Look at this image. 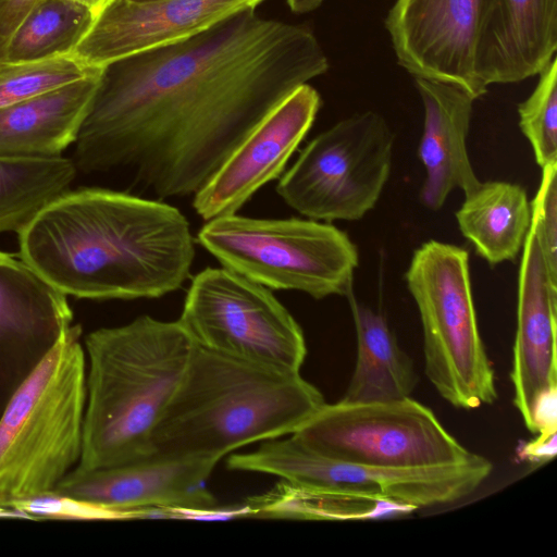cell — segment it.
<instances>
[{
	"instance_id": "obj_1",
	"label": "cell",
	"mask_w": 557,
	"mask_h": 557,
	"mask_svg": "<svg viewBox=\"0 0 557 557\" xmlns=\"http://www.w3.org/2000/svg\"><path fill=\"white\" fill-rule=\"evenodd\" d=\"M313 32L237 11L101 66L73 162L126 169L159 200L196 194L289 94L329 70Z\"/></svg>"
},
{
	"instance_id": "obj_2",
	"label": "cell",
	"mask_w": 557,
	"mask_h": 557,
	"mask_svg": "<svg viewBox=\"0 0 557 557\" xmlns=\"http://www.w3.org/2000/svg\"><path fill=\"white\" fill-rule=\"evenodd\" d=\"M20 257L65 296L159 298L195 258L185 215L159 199L99 187L67 190L18 233Z\"/></svg>"
},
{
	"instance_id": "obj_3",
	"label": "cell",
	"mask_w": 557,
	"mask_h": 557,
	"mask_svg": "<svg viewBox=\"0 0 557 557\" xmlns=\"http://www.w3.org/2000/svg\"><path fill=\"white\" fill-rule=\"evenodd\" d=\"M324 397L299 373L196 345L185 374L154 428L151 456L218 463L248 444L296 432Z\"/></svg>"
},
{
	"instance_id": "obj_4",
	"label": "cell",
	"mask_w": 557,
	"mask_h": 557,
	"mask_svg": "<svg viewBox=\"0 0 557 557\" xmlns=\"http://www.w3.org/2000/svg\"><path fill=\"white\" fill-rule=\"evenodd\" d=\"M195 347L178 321L149 315L85 337L86 407L75 468H107L150 456L152 432Z\"/></svg>"
},
{
	"instance_id": "obj_5",
	"label": "cell",
	"mask_w": 557,
	"mask_h": 557,
	"mask_svg": "<svg viewBox=\"0 0 557 557\" xmlns=\"http://www.w3.org/2000/svg\"><path fill=\"white\" fill-rule=\"evenodd\" d=\"M79 325L62 327L0 417V506L53 491L79 462L86 356Z\"/></svg>"
},
{
	"instance_id": "obj_6",
	"label": "cell",
	"mask_w": 557,
	"mask_h": 557,
	"mask_svg": "<svg viewBox=\"0 0 557 557\" xmlns=\"http://www.w3.org/2000/svg\"><path fill=\"white\" fill-rule=\"evenodd\" d=\"M226 466L276 475L295 487L332 496L366 518L457 502L476 491L493 469L478 454L465 462L423 468L345 462L317 453L293 434L268 440L252 453L231 455Z\"/></svg>"
},
{
	"instance_id": "obj_7",
	"label": "cell",
	"mask_w": 557,
	"mask_h": 557,
	"mask_svg": "<svg viewBox=\"0 0 557 557\" xmlns=\"http://www.w3.org/2000/svg\"><path fill=\"white\" fill-rule=\"evenodd\" d=\"M423 335L424 372L451 406L475 409L497 399L495 373L473 302L468 251L429 240L405 274Z\"/></svg>"
},
{
	"instance_id": "obj_8",
	"label": "cell",
	"mask_w": 557,
	"mask_h": 557,
	"mask_svg": "<svg viewBox=\"0 0 557 557\" xmlns=\"http://www.w3.org/2000/svg\"><path fill=\"white\" fill-rule=\"evenodd\" d=\"M206 222L198 243L223 267L268 288L302 292L314 299L346 296L352 288L358 249L330 222L236 213Z\"/></svg>"
},
{
	"instance_id": "obj_9",
	"label": "cell",
	"mask_w": 557,
	"mask_h": 557,
	"mask_svg": "<svg viewBox=\"0 0 557 557\" xmlns=\"http://www.w3.org/2000/svg\"><path fill=\"white\" fill-rule=\"evenodd\" d=\"M394 135L374 111L320 133L280 178L276 193L301 215L357 221L374 208L392 170Z\"/></svg>"
},
{
	"instance_id": "obj_10",
	"label": "cell",
	"mask_w": 557,
	"mask_h": 557,
	"mask_svg": "<svg viewBox=\"0 0 557 557\" xmlns=\"http://www.w3.org/2000/svg\"><path fill=\"white\" fill-rule=\"evenodd\" d=\"M205 349L289 373L307 356L300 325L268 287L225 267L191 281L177 320Z\"/></svg>"
},
{
	"instance_id": "obj_11",
	"label": "cell",
	"mask_w": 557,
	"mask_h": 557,
	"mask_svg": "<svg viewBox=\"0 0 557 557\" xmlns=\"http://www.w3.org/2000/svg\"><path fill=\"white\" fill-rule=\"evenodd\" d=\"M293 435L329 458L373 467H434L465 462L475 456L429 407L411 397L382 403H325Z\"/></svg>"
},
{
	"instance_id": "obj_12",
	"label": "cell",
	"mask_w": 557,
	"mask_h": 557,
	"mask_svg": "<svg viewBox=\"0 0 557 557\" xmlns=\"http://www.w3.org/2000/svg\"><path fill=\"white\" fill-rule=\"evenodd\" d=\"M491 0H395L384 24L397 62L413 77L454 84L475 99L476 73Z\"/></svg>"
},
{
	"instance_id": "obj_13",
	"label": "cell",
	"mask_w": 557,
	"mask_h": 557,
	"mask_svg": "<svg viewBox=\"0 0 557 557\" xmlns=\"http://www.w3.org/2000/svg\"><path fill=\"white\" fill-rule=\"evenodd\" d=\"M522 247L510 370L512 401L530 432L550 433L556 432L557 284L531 226Z\"/></svg>"
},
{
	"instance_id": "obj_14",
	"label": "cell",
	"mask_w": 557,
	"mask_h": 557,
	"mask_svg": "<svg viewBox=\"0 0 557 557\" xmlns=\"http://www.w3.org/2000/svg\"><path fill=\"white\" fill-rule=\"evenodd\" d=\"M320 107L321 97L308 83L289 94L194 194L195 212L205 221L236 213L263 185L281 176Z\"/></svg>"
},
{
	"instance_id": "obj_15",
	"label": "cell",
	"mask_w": 557,
	"mask_h": 557,
	"mask_svg": "<svg viewBox=\"0 0 557 557\" xmlns=\"http://www.w3.org/2000/svg\"><path fill=\"white\" fill-rule=\"evenodd\" d=\"M215 463L157 456L98 469L70 471L53 490L87 502L113 519L147 510L214 511L206 486Z\"/></svg>"
},
{
	"instance_id": "obj_16",
	"label": "cell",
	"mask_w": 557,
	"mask_h": 557,
	"mask_svg": "<svg viewBox=\"0 0 557 557\" xmlns=\"http://www.w3.org/2000/svg\"><path fill=\"white\" fill-rule=\"evenodd\" d=\"M264 0H110L71 53L101 67L126 55L196 35Z\"/></svg>"
},
{
	"instance_id": "obj_17",
	"label": "cell",
	"mask_w": 557,
	"mask_h": 557,
	"mask_svg": "<svg viewBox=\"0 0 557 557\" xmlns=\"http://www.w3.org/2000/svg\"><path fill=\"white\" fill-rule=\"evenodd\" d=\"M557 50V0H491L476 73L487 89L539 73Z\"/></svg>"
},
{
	"instance_id": "obj_18",
	"label": "cell",
	"mask_w": 557,
	"mask_h": 557,
	"mask_svg": "<svg viewBox=\"0 0 557 557\" xmlns=\"http://www.w3.org/2000/svg\"><path fill=\"white\" fill-rule=\"evenodd\" d=\"M414 84L424 110L418 153L425 180L420 198L426 208L438 210L453 190L467 195L480 184L466 141L475 98L454 84L421 77H414Z\"/></svg>"
},
{
	"instance_id": "obj_19",
	"label": "cell",
	"mask_w": 557,
	"mask_h": 557,
	"mask_svg": "<svg viewBox=\"0 0 557 557\" xmlns=\"http://www.w3.org/2000/svg\"><path fill=\"white\" fill-rule=\"evenodd\" d=\"M99 74L1 108L0 157H61L77 139Z\"/></svg>"
},
{
	"instance_id": "obj_20",
	"label": "cell",
	"mask_w": 557,
	"mask_h": 557,
	"mask_svg": "<svg viewBox=\"0 0 557 557\" xmlns=\"http://www.w3.org/2000/svg\"><path fill=\"white\" fill-rule=\"evenodd\" d=\"M346 296L356 330L357 358L341 401L382 403L410 397L418 375L385 318L359 304L352 288Z\"/></svg>"
},
{
	"instance_id": "obj_21",
	"label": "cell",
	"mask_w": 557,
	"mask_h": 557,
	"mask_svg": "<svg viewBox=\"0 0 557 557\" xmlns=\"http://www.w3.org/2000/svg\"><path fill=\"white\" fill-rule=\"evenodd\" d=\"M531 205L523 187L508 182L480 184L456 212L462 235L490 264L513 260L531 225Z\"/></svg>"
},
{
	"instance_id": "obj_22",
	"label": "cell",
	"mask_w": 557,
	"mask_h": 557,
	"mask_svg": "<svg viewBox=\"0 0 557 557\" xmlns=\"http://www.w3.org/2000/svg\"><path fill=\"white\" fill-rule=\"evenodd\" d=\"M72 159L0 157V234L18 233L49 202L70 189Z\"/></svg>"
},
{
	"instance_id": "obj_23",
	"label": "cell",
	"mask_w": 557,
	"mask_h": 557,
	"mask_svg": "<svg viewBox=\"0 0 557 557\" xmlns=\"http://www.w3.org/2000/svg\"><path fill=\"white\" fill-rule=\"evenodd\" d=\"M95 18L88 8L72 0H40L13 32L3 62H37L71 55Z\"/></svg>"
},
{
	"instance_id": "obj_24",
	"label": "cell",
	"mask_w": 557,
	"mask_h": 557,
	"mask_svg": "<svg viewBox=\"0 0 557 557\" xmlns=\"http://www.w3.org/2000/svg\"><path fill=\"white\" fill-rule=\"evenodd\" d=\"M49 284L21 257L0 251V342L28 337L41 325Z\"/></svg>"
},
{
	"instance_id": "obj_25",
	"label": "cell",
	"mask_w": 557,
	"mask_h": 557,
	"mask_svg": "<svg viewBox=\"0 0 557 557\" xmlns=\"http://www.w3.org/2000/svg\"><path fill=\"white\" fill-rule=\"evenodd\" d=\"M72 55L0 63V109L100 73Z\"/></svg>"
},
{
	"instance_id": "obj_26",
	"label": "cell",
	"mask_w": 557,
	"mask_h": 557,
	"mask_svg": "<svg viewBox=\"0 0 557 557\" xmlns=\"http://www.w3.org/2000/svg\"><path fill=\"white\" fill-rule=\"evenodd\" d=\"M532 94L518 106L519 126L532 146L536 163L557 162V59L539 73Z\"/></svg>"
},
{
	"instance_id": "obj_27",
	"label": "cell",
	"mask_w": 557,
	"mask_h": 557,
	"mask_svg": "<svg viewBox=\"0 0 557 557\" xmlns=\"http://www.w3.org/2000/svg\"><path fill=\"white\" fill-rule=\"evenodd\" d=\"M531 227L554 283L557 284V162L542 169V180L531 203Z\"/></svg>"
},
{
	"instance_id": "obj_28",
	"label": "cell",
	"mask_w": 557,
	"mask_h": 557,
	"mask_svg": "<svg viewBox=\"0 0 557 557\" xmlns=\"http://www.w3.org/2000/svg\"><path fill=\"white\" fill-rule=\"evenodd\" d=\"M40 0H0V63L7 45L24 16Z\"/></svg>"
},
{
	"instance_id": "obj_29",
	"label": "cell",
	"mask_w": 557,
	"mask_h": 557,
	"mask_svg": "<svg viewBox=\"0 0 557 557\" xmlns=\"http://www.w3.org/2000/svg\"><path fill=\"white\" fill-rule=\"evenodd\" d=\"M556 454V432L541 433L522 450V456L530 460H543Z\"/></svg>"
},
{
	"instance_id": "obj_30",
	"label": "cell",
	"mask_w": 557,
	"mask_h": 557,
	"mask_svg": "<svg viewBox=\"0 0 557 557\" xmlns=\"http://www.w3.org/2000/svg\"><path fill=\"white\" fill-rule=\"evenodd\" d=\"M324 0H287V4L295 13H307L319 8Z\"/></svg>"
},
{
	"instance_id": "obj_31",
	"label": "cell",
	"mask_w": 557,
	"mask_h": 557,
	"mask_svg": "<svg viewBox=\"0 0 557 557\" xmlns=\"http://www.w3.org/2000/svg\"><path fill=\"white\" fill-rule=\"evenodd\" d=\"M88 8L96 16L110 0H72Z\"/></svg>"
},
{
	"instance_id": "obj_32",
	"label": "cell",
	"mask_w": 557,
	"mask_h": 557,
	"mask_svg": "<svg viewBox=\"0 0 557 557\" xmlns=\"http://www.w3.org/2000/svg\"><path fill=\"white\" fill-rule=\"evenodd\" d=\"M134 1H147V0H134Z\"/></svg>"
}]
</instances>
